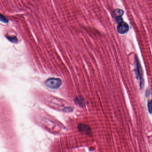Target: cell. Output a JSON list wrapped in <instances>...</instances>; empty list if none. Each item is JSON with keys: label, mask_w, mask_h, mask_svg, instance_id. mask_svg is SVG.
I'll use <instances>...</instances> for the list:
<instances>
[{"label": "cell", "mask_w": 152, "mask_h": 152, "mask_svg": "<svg viewBox=\"0 0 152 152\" xmlns=\"http://www.w3.org/2000/svg\"><path fill=\"white\" fill-rule=\"evenodd\" d=\"M136 74L137 75V78L139 79L140 81V88H143L144 86V82L143 80V74H142V69L140 66V63L139 62L138 59L137 58L136 59Z\"/></svg>", "instance_id": "2"}, {"label": "cell", "mask_w": 152, "mask_h": 152, "mask_svg": "<svg viewBox=\"0 0 152 152\" xmlns=\"http://www.w3.org/2000/svg\"><path fill=\"white\" fill-rule=\"evenodd\" d=\"M148 108L149 112L151 114L152 113V102L151 100H150L148 103Z\"/></svg>", "instance_id": "9"}, {"label": "cell", "mask_w": 152, "mask_h": 152, "mask_svg": "<svg viewBox=\"0 0 152 152\" xmlns=\"http://www.w3.org/2000/svg\"><path fill=\"white\" fill-rule=\"evenodd\" d=\"M63 111L66 112H71L73 111V108L71 107H67L63 109Z\"/></svg>", "instance_id": "10"}, {"label": "cell", "mask_w": 152, "mask_h": 152, "mask_svg": "<svg viewBox=\"0 0 152 152\" xmlns=\"http://www.w3.org/2000/svg\"><path fill=\"white\" fill-rule=\"evenodd\" d=\"M0 21L6 23L8 22V20L4 16L0 13Z\"/></svg>", "instance_id": "8"}, {"label": "cell", "mask_w": 152, "mask_h": 152, "mask_svg": "<svg viewBox=\"0 0 152 152\" xmlns=\"http://www.w3.org/2000/svg\"><path fill=\"white\" fill-rule=\"evenodd\" d=\"M124 12L123 10H122L120 8H117L114 10L112 13V16L114 18H117L118 17H122L123 15Z\"/></svg>", "instance_id": "6"}, {"label": "cell", "mask_w": 152, "mask_h": 152, "mask_svg": "<svg viewBox=\"0 0 152 152\" xmlns=\"http://www.w3.org/2000/svg\"><path fill=\"white\" fill-rule=\"evenodd\" d=\"M116 21H117V23L118 24H119L120 22H123V19L121 17H117V18H116Z\"/></svg>", "instance_id": "11"}, {"label": "cell", "mask_w": 152, "mask_h": 152, "mask_svg": "<svg viewBox=\"0 0 152 152\" xmlns=\"http://www.w3.org/2000/svg\"><path fill=\"white\" fill-rule=\"evenodd\" d=\"M6 37H7V39H8V40L11 42L16 43L18 42L17 39L16 37H11V36H6Z\"/></svg>", "instance_id": "7"}, {"label": "cell", "mask_w": 152, "mask_h": 152, "mask_svg": "<svg viewBox=\"0 0 152 152\" xmlns=\"http://www.w3.org/2000/svg\"><path fill=\"white\" fill-rule=\"evenodd\" d=\"M78 129L82 134H84L85 135H91L92 134L91 128L88 125H86L84 124L80 123L78 125Z\"/></svg>", "instance_id": "3"}, {"label": "cell", "mask_w": 152, "mask_h": 152, "mask_svg": "<svg viewBox=\"0 0 152 152\" xmlns=\"http://www.w3.org/2000/svg\"><path fill=\"white\" fill-rule=\"evenodd\" d=\"M129 28V27L128 24L126 22H122L118 24V25L117 27V30L120 34H124L128 31Z\"/></svg>", "instance_id": "4"}, {"label": "cell", "mask_w": 152, "mask_h": 152, "mask_svg": "<svg viewBox=\"0 0 152 152\" xmlns=\"http://www.w3.org/2000/svg\"><path fill=\"white\" fill-rule=\"evenodd\" d=\"M46 86L52 89H56L59 88L62 82L60 79L58 78H50L45 82Z\"/></svg>", "instance_id": "1"}, {"label": "cell", "mask_w": 152, "mask_h": 152, "mask_svg": "<svg viewBox=\"0 0 152 152\" xmlns=\"http://www.w3.org/2000/svg\"><path fill=\"white\" fill-rule=\"evenodd\" d=\"M149 94H150V91H149V90H147L146 92V94H145V95H146V96H149Z\"/></svg>", "instance_id": "12"}, {"label": "cell", "mask_w": 152, "mask_h": 152, "mask_svg": "<svg viewBox=\"0 0 152 152\" xmlns=\"http://www.w3.org/2000/svg\"><path fill=\"white\" fill-rule=\"evenodd\" d=\"M74 102L76 104L78 105L81 107H84L85 106L84 100L81 96L76 97L74 99Z\"/></svg>", "instance_id": "5"}]
</instances>
